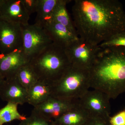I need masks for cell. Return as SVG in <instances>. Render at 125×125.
Masks as SVG:
<instances>
[{
    "label": "cell",
    "mask_w": 125,
    "mask_h": 125,
    "mask_svg": "<svg viewBox=\"0 0 125 125\" xmlns=\"http://www.w3.org/2000/svg\"><path fill=\"white\" fill-rule=\"evenodd\" d=\"M110 117H91L84 125H111Z\"/></svg>",
    "instance_id": "22"
},
{
    "label": "cell",
    "mask_w": 125,
    "mask_h": 125,
    "mask_svg": "<svg viewBox=\"0 0 125 125\" xmlns=\"http://www.w3.org/2000/svg\"><path fill=\"white\" fill-rule=\"evenodd\" d=\"M70 1L68 0H59L52 13V21L64 25L78 36L73 21L71 20L66 8V5Z\"/></svg>",
    "instance_id": "17"
},
{
    "label": "cell",
    "mask_w": 125,
    "mask_h": 125,
    "mask_svg": "<svg viewBox=\"0 0 125 125\" xmlns=\"http://www.w3.org/2000/svg\"><path fill=\"white\" fill-rule=\"evenodd\" d=\"M78 100L68 101L51 96L42 103L34 107L32 111L54 120L78 105Z\"/></svg>",
    "instance_id": "9"
},
{
    "label": "cell",
    "mask_w": 125,
    "mask_h": 125,
    "mask_svg": "<svg viewBox=\"0 0 125 125\" xmlns=\"http://www.w3.org/2000/svg\"><path fill=\"white\" fill-rule=\"evenodd\" d=\"M4 78H3V76L0 73V87L1 85L2 84V83L4 82Z\"/></svg>",
    "instance_id": "25"
},
{
    "label": "cell",
    "mask_w": 125,
    "mask_h": 125,
    "mask_svg": "<svg viewBox=\"0 0 125 125\" xmlns=\"http://www.w3.org/2000/svg\"><path fill=\"white\" fill-rule=\"evenodd\" d=\"M22 26L0 18V54L22 49Z\"/></svg>",
    "instance_id": "8"
},
{
    "label": "cell",
    "mask_w": 125,
    "mask_h": 125,
    "mask_svg": "<svg viewBox=\"0 0 125 125\" xmlns=\"http://www.w3.org/2000/svg\"><path fill=\"white\" fill-rule=\"evenodd\" d=\"M52 93V83L39 80L28 90L27 103L35 107L51 96Z\"/></svg>",
    "instance_id": "14"
},
{
    "label": "cell",
    "mask_w": 125,
    "mask_h": 125,
    "mask_svg": "<svg viewBox=\"0 0 125 125\" xmlns=\"http://www.w3.org/2000/svg\"><path fill=\"white\" fill-rule=\"evenodd\" d=\"M15 77L28 91L39 80L29 62L21 67L16 72Z\"/></svg>",
    "instance_id": "18"
},
{
    "label": "cell",
    "mask_w": 125,
    "mask_h": 125,
    "mask_svg": "<svg viewBox=\"0 0 125 125\" xmlns=\"http://www.w3.org/2000/svg\"><path fill=\"white\" fill-rule=\"evenodd\" d=\"M90 88L89 71L71 65L52 83V96L68 101L77 100Z\"/></svg>",
    "instance_id": "4"
},
{
    "label": "cell",
    "mask_w": 125,
    "mask_h": 125,
    "mask_svg": "<svg viewBox=\"0 0 125 125\" xmlns=\"http://www.w3.org/2000/svg\"><path fill=\"white\" fill-rule=\"evenodd\" d=\"M91 116L78 105L54 120L58 125H84Z\"/></svg>",
    "instance_id": "15"
},
{
    "label": "cell",
    "mask_w": 125,
    "mask_h": 125,
    "mask_svg": "<svg viewBox=\"0 0 125 125\" xmlns=\"http://www.w3.org/2000/svg\"><path fill=\"white\" fill-rule=\"evenodd\" d=\"M72 11L79 37L92 44L125 32V11L117 0H75Z\"/></svg>",
    "instance_id": "1"
},
{
    "label": "cell",
    "mask_w": 125,
    "mask_h": 125,
    "mask_svg": "<svg viewBox=\"0 0 125 125\" xmlns=\"http://www.w3.org/2000/svg\"><path fill=\"white\" fill-rule=\"evenodd\" d=\"M110 98L97 90H88L78 100L79 105L91 117H109L111 113Z\"/></svg>",
    "instance_id": "7"
},
{
    "label": "cell",
    "mask_w": 125,
    "mask_h": 125,
    "mask_svg": "<svg viewBox=\"0 0 125 125\" xmlns=\"http://www.w3.org/2000/svg\"><path fill=\"white\" fill-rule=\"evenodd\" d=\"M44 28L49 33L52 42L65 49L79 38L64 25L52 21Z\"/></svg>",
    "instance_id": "13"
},
{
    "label": "cell",
    "mask_w": 125,
    "mask_h": 125,
    "mask_svg": "<svg viewBox=\"0 0 125 125\" xmlns=\"http://www.w3.org/2000/svg\"><path fill=\"white\" fill-rule=\"evenodd\" d=\"M39 80L54 83L71 65L65 49L52 43L30 61Z\"/></svg>",
    "instance_id": "3"
},
{
    "label": "cell",
    "mask_w": 125,
    "mask_h": 125,
    "mask_svg": "<svg viewBox=\"0 0 125 125\" xmlns=\"http://www.w3.org/2000/svg\"><path fill=\"white\" fill-rule=\"evenodd\" d=\"M23 5L30 16L36 13L38 8L39 0H22Z\"/></svg>",
    "instance_id": "23"
},
{
    "label": "cell",
    "mask_w": 125,
    "mask_h": 125,
    "mask_svg": "<svg viewBox=\"0 0 125 125\" xmlns=\"http://www.w3.org/2000/svg\"><path fill=\"white\" fill-rule=\"evenodd\" d=\"M2 1H3V0H0V9L1 6L2 4Z\"/></svg>",
    "instance_id": "26"
},
{
    "label": "cell",
    "mask_w": 125,
    "mask_h": 125,
    "mask_svg": "<svg viewBox=\"0 0 125 125\" xmlns=\"http://www.w3.org/2000/svg\"><path fill=\"white\" fill-rule=\"evenodd\" d=\"M29 62L22 48L8 54H0V73L5 79L12 78L21 67Z\"/></svg>",
    "instance_id": "12"
},
{
    "label": "cell",
    "mask_w": 125,
    "mask_h": 125,
    "mask_svg": "<svg viewBox=\"0 0 125 125\" xmlns=\"http://www.w3.org/2000/svg\"><path fill=\"white\" fill-rule=\"evenodd\" d=\"M59 0H39L35 23L44 28L52 21V13Z\"/></svg>",
    "instance_id": "16"
},
{
    "label": "cell",
    "mask_w": 125,
    "mask_h": 125,
    "mask_svg": "<svg viewBox=\"0 0 125 125\" xmlns=\"http://www.w3.org/2000/svg\"><path fill=\"white\" fill-rule=\"evenodd\" d=\"M18 125H56L55 121L32 111L29 116L21 121Z\"/></svg>",
    "instance_id": "20"
},
{
    "label": "cell",
    "mask_w": 125,
    "mask_h": 125,
    "mask_svg": "<svg viewBox=\"0 0 125 125\" xmlns=\"http://www.w3.org/2000/svg\"><path fill=\"white\" fill-rule=\"evenodd\" d=\"M101 49L99 45L92 44L79 38L65 51L71 65L89 71Z\"/></svg>",
    "instance_id": "6"
},
{
    "label": "cell",
    "mask_w": 125,
    "mask_h": 125,
    "mask_svg": "<svg viewBox=\"0 0 125 125\" xmlns=\"http://www.w3.org/2000/svg\"><path fill=\"white\" fill-rule=\"evenodd\" d=\"M18 105L14 103H7V105L0 109V125L15 120L21 121L26 118L18 111Z\"/></svg>",
    "instance_id": "19"
},
{
    "label": "cell",
    "mask_w": 125,
    "mask_h": 125,
    "mask_svg": "<svg viewBox=\"0 0 125 125\" xmlns=\"http://www.w3.org/2000/svg\"><path fill=\"white\" fill-rule=\"evenodd\" d=\"M102 49L115 47H125V32L114 35L99 45Z\"/></svg>",
    "instance_id": "21"
},
{
    "label": "cell",
    "mask_w": 125,
    "mask_h": 125,
    "mask_svg": "<svg viewBox=\"0 0 125 125\" xmlns=\"http://www.w3.org/2000/svg\"></svg>",
    "instance_id": "27"
},
{
    "label": "cell",
    "mask_w": 125,
    "mask_h": 125,
    "mask_svg": "<svg viewBox=\"0 0 125 125\" xmlns=\"http://www.w3.org/2000/svg\"><path fill=\"white\" fill-rule=\"evenodd\" d=\"M109 121L111 125H125V109L110 116Z\"/></svg>",
    "instance_id": "24"
},
{
    "label": "cell",
    "mask_w": 125,
    "mask_h": 125,
    "mask_svg": "<svg viewBox=\"0 0 125 125\" xmlns=\"http://www.w3.org/2000/svg\"><path fill=\"white\" fill-rule=\"evenodd\" d=\"M0 97L7 103L23 105L27 103L28 90L14 76L5 79L0 87Z\"/></svg>",
    "instance_id": "11"
},
{
    "label": "cell",
    "mask_w": 125,
    "mask_h": 125,
    "mask_svg": "<svg viewBox=\"0 0 125 125\" xmlns=\"http://www.w3.org/2000/svg\"><path fill=\"white\" fill-rule=\"evenodd\" d=\"M22 27V50L30 62L52 41L47 30L35 23Z\"/></svg>",
    "instance_id": "5"
},
{
    "label": "cell",
    "mask_w": 125,
    "mask_h": 125,
    "mask_svg": "<svg viewBox=\"0 0 125 125\" xmlns=\"http://www.w3.org/2000/svg\"><path fill=\"white\" fill-rule=\"evenodd\" d=\"M30 16L22 0H3L0 9V18L24 26L29 24Z\"/></svg>",
    "instance_id": "10"
},
{
    "label": "cell",
    "mask_w": 125,
    "mask_h": 125,
    "mask_svg": "<svg viewBox=\"0 0 125 125\" xmlns=\"http://www.w3.org/2000/svg\"><path fill=\"white\" fill-rule=\"evenodd\" d=\"M89 72L90 88L116 99L125 93V47L102 48Z\"/></svg>",
    "instance_id": "2"
}]
</instances>
